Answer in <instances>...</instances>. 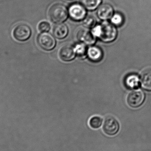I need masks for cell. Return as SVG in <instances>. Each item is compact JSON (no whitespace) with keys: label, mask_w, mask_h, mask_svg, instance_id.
<instances>
[{"label":"cell","mask_w":151,"mask_h":151,"mask_svg":"<svg viewBox=\"0 0 151 151\" xmlns=\"http://www.w3.org/2000/svg\"><path fill=\"white\" fill-rule=\"evenodd\" d=\"M88 55L91 61L95 62H99L103 58V52L99 48L92 47L88 50Z\"/></svg>","instance_id":"7c38bea8"},{"label":"cell","mask_w":151,"mask_h":151,"mask_svg":"<svg viewBox=\"0 0 151 151\" xmlns=\"http://www.w3.org/2000/svg\"><path fill=\"white\" fill-rule=\"evenodd\" d=\"M76 51L74 47L69 45L63 47L60 50L59 56L64 61H70L75 58Z\"/></svg>","instance_id":"30bf717a"},{"label":"cell","mask_w":151,"mask_h":151,"mask_svg":"<svg viewBox=\"0 0 151 151\" xmlns=\"http://www.w3.org/2000/svg\"><path fill=\"white\" fill-rule=\"evenodd\" d=\"M104 120V119L102 116L99 115H94L90 118L88 122L89 125L92 129H99L102 128Z\"/></svg>","instance_id":"5bb4252c"},{"label":"cell","mask_w":151,"mask_h":151,"mask_svg":"<svg viewBox=\"0 0 151 151\" xmlns=\"http://www.w3.org/2000/svg\"><path fill=\"white\" fill-rule=\"evenodd\" d=\"M120 123L114 116L107 115L104 119L102 130L108 136H114L119 134L121 129Z\"/></svg>","instance_id":"7a4b0ae2"},{"label":"cell","mask_w":151,"mask_h":151,"mask_svg":"<svg viewBox=\"0 0 151 151\" xmlns=\"http://www.w3.org/2000/svg\"><path fill=\"white\" fill-rule=\"evenodd\" d=\"M38 29L39 31L42 32H47L50 30V25L49 23L46 21H42L39 24Z\"/></svg>","instance_id":"ffe728a7"},{"label":"cell","mask_w":151,"mask_h":151,"mask_svg":"<svg viewBox=\"0 0 151 151\" xmlns=\"http://www.w3.org/2000/svg\"><path fill=\"white\" fill-rule=\"evenodd\" d=\"M75 50L76 54L80 56H83L87 52V48L84 43H80L75 46Z\"/></svg>","instance_id":"d6986e66"},{"label":"cell","mask_w":151,"mask_h":151,"mask_svg":"<svg viewBox=\"0 0 151 151\" xmlns=\"http://www.w3.org/2000/svg\"><path fill=\"white\" fill-rule=\"evenodd\" d=\"M77 38L79 41L84 44L92 45L96 42V38L93 33L87 29L79 30L77 34Z\"/></svg>","instance_id":"ba28073f"},{"label":"cell","mask_w":151,"mask_h":151,"mask_svg":"<svg viewBox=\"0 0 151 151\" xmlns=\"http://www.w3.org/2000/svg\"><path fill=\"white\" fill-rule=\"evenodd\" d=\"M141 84L144 89L151 91V70H147L142 74Z\"/></svg>","instance_id":"4fadbf2b"},{"label":"cell","mask_w":151,"mask_h":151,"mask_svg":"<svg viewBox=\"0 0 151 151\" xmlns=\"http://www.w3.org/2000/svg\"><path fill=\"white\" fill-rule=\"evenodd\" d=\"M96 20L92 16H88L84 18L83 21V26L87 28H91L96 25Z\"/></svg>","instance_id":"ac0fdd59"},{"label":"cell","mask_w":151,"mask_h":151,"mask_svg":"<svg viewBox=\"0 0 151 151\" xmlns=\"http://www.w3.org/2000/svg\"><path fill=\"white\" fill-rule=\"evenodd\" d=\"M114 10L111 5L109 4H104L99 6L97 12L98 17L102 20H106L112 17Z\"/></svg>","instance_id":"9c48e42d"},{"label":"cell","mask_w":151,"mask_h":151,"mask_svg":"<svg viewBox=\"0 0 151 151\" xmlns=\"http://www.w3.org/2000/svg\"><path fill=\"white\" fill-rule=\"evenodd\" d=\"M49 15L50 19L53 22L62 23L68 18V11L64 5L57 4H54L50 9Z\"/></svg>","instance_id":"3957f363"},{"label":"cell","mask_w":151,"mask_h":151,"mask_svg":"<svg viewBox=\"0 0 151 151\" xmlns=\"http://www.w3.org/2000/svg\"><path fill=\"white\" fill-rule=\"evenodd\" d=\"M69 13L70 17L75 21L84 19L86 17V11L82 4L74 3L70 6Z\"/></svg>","instance_id":"8992f818"},{"label":"cell","mask_w":151,"mask_h":151,"mask_svg":"<svg viewBox=\"0 0 151 151\" xmlns=\"http://www.w3.org/2000/svg\"><path fill=\"white\" fill-rule=\"evenodd\" d=\"M92 33L95 36H97L100 40L106 42L113 41L117 35L116 27L113 24L106 21L97 25L93 29Z\"/></svg>","instance_id":"6da1fadb"},{"label":"cell","mask_w":151,"mask_h":151,"mask_svg":"<svg viewBox=\"0 0 151 151\" xmlns=\"http://www.w3.org/2000/svg\"><path fill=\"white\" fill-rule=\"evenodd\" d=\"M112 24L117 26H120L123 24L124 18L123 15L119 12H116L113 15L111 18Z\"/></svg>","instance_id":"e0dca14e"},{"label":"cell","mask_w":151,"mask_h":151,"mask_svg":"<svg viewBox=\"0 0 151 151\" xmlns=\"http://www.w3.org/2000/svg\"><path fill=\"white\" fill-rule=\"evenodd\" d=\"M38 44L40 47L46 50H50L55 48L56 41L55 38L48 33L43 32L41 34L37 39Z\"/></svg>","instance_id":"5b68a950"},{"label":"cell","mask_w":151,"mask_h":151,"mask_svg":"<svg viewBox=\"0 0 151 151\" xmlns=\"http://www.w3.org/2000/svg\"><path fill=\"white\" fill-rule=\"evenodd\" d=\"M102 0H81L82 4L88 10H94L99 6Z\"/></svg>","instance_id":"2e32d148"},{"label":"cell","mask_w":151,"mask_h":151,"mask_svg":"<svg viewBox=\"0 0 151 151\" xmlns=\"http://www.w3.org/2000/svg\"><path fill=\"white\" fill-rule=\"evenodd\" d=\"M139 79L138 76L136 74H131L127 76L125 79V84L127 88L134 89L139 86Z\"/></svg>","instance_id":"9a60e30c"},{"label":"cell","mask_w":151,"mask_h":151,"mask_svg":"<svg viewBox=\"0 0 151 151\" xmlns=\"http://www.w3.org/2000/svg\"><path fill=\"white\" fill-rule=\"evenodd\" d=\"M145 99L144 93L140 90L134 91L129 95L127 102L129 105L134 108L139 107L143 103Z\"/></svg>","instance_id":"52a82bcc"},{"label":"cell","mask_w":151,"mask_h":151,"mask_svg":"<svg viewBox=\"0 0 151 151\" xmlns=\"http://www.w3.org/2000/svg\"><path fill=\"white\" fill-rule=\"evenodd\" d=\"M68 33V28L67 26L62 23H58L53 29V34L58 39H62L65 38Z\"/></svg>","instance_id":"8fae6325"},{"label":"cell","mask_w":151,"mask_h":151,"mask_svg":"<svg viewBox=\"0 0 151 151\" xmlns=\"http://www.w3.org/2000/svg\"><path fill=\"white\" fill-rule=\"evenodd\" d=\"M32 30L27 25L21 24L17 25L13 31V36L18 41L25 42L29 40Z\"/></svg>","instance_id":"277c9868"}]
</instances>
